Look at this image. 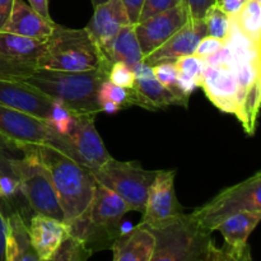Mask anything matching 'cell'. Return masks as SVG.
Masks as SVG:
<instances>
[{
  "instance_id": "obj_1",
  "label": "cell",
  "mask_w": 261,
  "mask_h": 261,
  "mask_svg": "<svg viewBox=\"0 0 261 261\" xmlns=\"http://www.w3.org/2000/svg\"><path fill=\"white\" fill-rule=\"evenodd\" d=\"M47 168L66 224L78 218L93 198L97 182L91 171L51 145H32Z\"/></svg>"
},
{
  "instance_id": "obj_2",
  "label": "cell",
  "mask_w": 261,
  "mask_h": 261,
  "mask_svg": "<svg viewBox=\"0 0 261 261\" xmlns=\"http://www.w3.org/2000/svg\"><path fill=\"white\" fill-rule=\"evenodd\" d=\"M109 71H60L37 69L24 81L30 86L65 107L71 114L97 115L101 112L97 91L102 82L107 81Z\"/></svg>"
},
{
  "instance_id": "obj_3",
  "label": "cell",
  "mask_w": 261,
  "mask_h": 261,
  "mask_svg": "<svg viewBox=\"0 0 261 261\" xmlns=\"http://www.w3.org/2000/svg\"><path fill=\"white\" fill-rule=\"evenodd\" d=\"M130 208L117 194L97 184L93 198L83 213L68 223L70 236L75 237L94 254L111 250L121 232V221Z\"/></svg>"
},
{
  "instance_id": "obj_4",
  "label": "cell",
  "mask_w": 261,
  "mask_h": 261,
  "mask_svg": "<svg viewBox=\"0 0 261 261\" xmlns=\"http://www.w3.org/2000/svg\"><path fill=\"white\" fill-rule=\"evenodd\" d=\"M111 65L84 28L75 30L54 25L45 41V51L38 69L60 71L110 70Z\"/></svg>"
},
{
  "instance_id": "obj_5",
  "label": "cell",
  "mask_w": 261,
  "mask_h": 261,
  "mask_svg": "<svg viewBox=\"0 0 261 261\" xmlns=\"http://www.w3.org/2000/svg\"><path fill=\"white\" fill-rule=\"evenodd\" d=\"M148 228L155 239L150 261H206L214 244L212 232L201 228L190 214Z\"/></svg>"
},
{
  "instance_id": "obj_6",
  "label": "cell",
  "mask_w": 261,
  "mask_h": 261,
  "mask_svg": "<svg viewBox=\"0 0 261 261\" xmlns=\"http://www.w3.org/2000/svg\"><path fill=\"white\" fill-rule=\"evenodd\" d=\"M0 143L8 148L51 145L79 162L66 135L60 134L47 121L0 105Z\"/></svg>"
},
{
  "instance_id": "obj_7",
  "label": "cell",
  "mask_w": 261,
  "mask_h": 261,
  "mask_svg": "<svg viewBox=\"0 0 261 261\" xmlns=\"http://www.w3.org/2000/svg\"><path fill=\"white\" fill-rule=\"evenodd\" d=\"M242 211H261V172L219 191L190 214L194 221L213 233L226 218Z\"/></svg>"
},
{
  "instance_id": "obj_8",
  "label": "cell",
  "mask_w": 261,
  "mask_h": 261,
  "mask_svg": "<svg viewBox=\"0 0 261 261\" xmlns=\"http://www.w3.org/2000/svg\"><path fill=\"white\" fill-rule=\"evenodd\" d=\"M23 157L18 160L20 194L35 214L64 222V212L47 168L43 166L32 145L20 148Z\"/></svg>"
},
{
  "instance_id": "obj_9",
  "label": "cell",
  "mask_w": 261,
  "mask_h": 261,
  "mask_svg": "<svg viewBox=\"0 0 261 261\" xmlns=\"http://www.w3.org/2000/svg\"><path fill=\"white\" fill-rule=\"evenodd\" d=\"M93 173L97 184L114 191L126 203L130 211L143 213L148 193L157 171L145 170L135 161H117L110 158Z\"/></svg>"
},
{
  "instance_id": "obj_10",
  "label": "cell",
  "mask_w": 261,
  "mask_h": 261,
  "mask_svg": "<svg viewBox=\"0 0 261 261\" xmlns=\"http://www.w3.org/2000/svg\"><path fill=\"white\" fill-rule=\"evenodd\" d=\"M45 42L0 32V81H24L38 69Z\"/></svg>"
},
{
  "instance_id": "obj_11",
  "label": "cell",
  "mask_w": 261,
  "mask_h": 261,
  "mask_svg": "<svg viewBox=\"0 0 261 261\" xmlns=\"http://www.w3.org/2000/svg\"><path fill=\"white\" fill-rule=\"evenodd\" d=\"M175 177V170L157 171L149 188L140 223L147 227L158 226L184 213V208L176 198Z\"/></svg>"
},
{
  "instance_id": "obj_12",
  "label": "cell",
  "mask_w": 261,
  "mask_h": 261,
  "mask_svg": "<svg viewBox=\"0 0 261 261\" xmlns=\"http://www.w3.org/2000/svg\"><path fill=\"white\" fill-rule=\"evenodd\" d=\"M73 126L66 137L75 150L79 163L94 172L112 158L96 129V115L73 114Z\"/></svg>"
},
{
  "instance_id": "obj_13",
  "label": "cell",
  "mask_w": 261,
  "mask_h": 261,
  "mask_svg": "<svg viewBox=\"0 0 261 261\" xmlns=\"http://www.w3.org/2000/svg\"><path fill=\"white\" fill-rule=\"evenodd\" d=\"M190 20L185 5L180 4L170 10L155 14L143 22L135 23L134 30L143 58L165 43L180 28Z\"/></svg>"
},
{
  "instance_id": "obj_14",
  "label": "cell",
  "mask_w": 261,
  "mask_h": 261,
  "mask_svg": "<svg viewBox=\"0 0 261 261\" xmlns=\"http://www.w3.org/2000/svg\"><path fill=\"white\" fill-rule=\"evenodd\" d=\"M0 105L48 122L55 101L20 81H0Z\"/></svg>"
},
{
  "instance_id": "obj_15",
  "label": "cell",
  "mask_w": 261,
  "mask_h": 261,
  "mask_svg": "<svg viewBox=\"0 0 261 261\" xmlns=\"http://www.w3.org/2000/svg\"><path fill=\"white\" fill-rule=\"evenodd\" d=\"M127 24H132V20L122 0H107L94 7L93 15L84 30L106 58L109 46L111 45L115 36Z\"/></svg>"
},
{
  "instance_id": "obj_16",
  "label": "cell",
  "mask_w": 261,
  "mask_h": 261,
  "mask_svg": "<svg viewBox=\"0 0 261 261\" xmlns=\"http://www.w3.org/2000/svg\"><path fill=\"white\" fill-rule=\"evenodd\" d=\"M209 101L226 114L236 116L239 112V84L234 69L227 65L206 66L199 81Z\"/></svg>"
},
{
  "instance_id": "obj_17",
  "label": "cell",
  "mask_w": 261,
  "mask_h": 261,
  "mask_svg": "<svg viewBox=\"0 0 261 261\" xmlns=\"http://www.w3.org/2000/svg\"><path fill=\"white\" fill-rule=\"evenodd\" d=\"M204 36H206L204 19H190L165 43H162L149 55L144 56L143 61L149 66H154L160 63H167V61L175 63L182 56L194 54L196 45Z\"/></svg>"
},
{
  "instance_id": "obj_18",
  "label": "cell",
  "mask_w": 261,
  "mask_h": 261,
  "mask_svg": "<svg viewBox=\"0 0 261 261\" xmlns=\"http://www.w3.org/2000/svg\"><path fill=\"white\" fill-rule=\"evenodd\" d=\"M28 234L40 260L46 261L58 252L70 236V229L65 222L42 214H33L28 223Z\"/></svg>"
},
{
  "instance_id": "obj_19",
  "label": "cell",
  "mask_w": 261,
  "mask_h": 261,
  "mask_svg": "<svg viewBox=\"0 0 261 261\" xmlns=\"http://www.w3.org/2000/svg\"><path fill=\"white\" fill-rule=\"evenodd\" d=\"M130 103L148 111L167 109L170 106L188 107V97L166 88L154 76L135 79V84L130 89Z\"/></svg>"
},
{
  "instance_id": "obj_20",
  "label": "cell",
  "mask_w": 261,
  "mask_h": 261,
  "mask_svg": "<svg viewBox=\"0 0 261 261\" xmlns=\"http://www.w3.org/2000/svg\"><path fill=\"white\" fill-rule=\"evenodd\" d=\"M54 25L55 22L53 19L43 18L24 0H14L10 17L3 31L38 42H45L53 32Z\"/></svg>"
},
{
  "instance_id": "obj_21",
  "label": "cell",
  "mask_w": 261,
  "mask_h": 261,
  "mask_svg": "<svg viewBox=\"0 0 261 261\" xmlns=\"http://www.w3.org/2000/svg\"><path fill=\"white\" fill-rule=\"evenodd\" d=\"M155 239L153 232L139 223L126 233H121L112 245V261H150Z\"/></svg>"
},
{
  "instance_id": "obj_22",
  "label": "cell",
  "mask_w": 261,
  "mask_h": 261,
  "mask_svg": "<svg viewBox=\"0 0 261 261\" xmlns=\"http://www.w3.org/2000/svg\"><path fill=\"white\" fill-rule=\"evenodd\" d=\"M4 261H41L31 244L24 216L19 211L8 214Z\"/></svg>"
},
{
  "instance_id": "obj_23",
  "label": "cell",
  "mask_w": 261,
  "mask_h": 261,
  "mask_svg": "<svg viewBox=\"0 0 261 261\" xmlns=\"http://www.w3.org/2000/svg\"><path fill=\"white\" fill-rule=\"evenodd\" d=\"M261 219V211H242L224 219L216 231L221 232L224 245L229 247H244L247 245L252 233Z\"/></svg>"
},
{
  "instance_id": "obj_24",
  "label": "cell",
  "mask_w": 261,
  "mask_h": 261,
  "mask_svg": "<svg viewBox=\"0 0 261 261\" xmlns=\"http://www.w3.org/2000/svg\"><path fill=\"white\" fill-rule=\"evenodd\" d=\"M106 58L111 65L114 63H124L132 70L137 64L143 61V54L133 23L122 27L115 36L111 45L109 46Z\"/></svg>"
},
{
  "instance_id": "obj_25",
  "label": "cell",
  "mask_w": 261,
  "mask_h": 261,
  "mask_svg": "<svg viewBox=\"0 0 261 261\" xmlns=\"http://www.w3.org/2000/svg\"><path fill=\"white\" fill-rule=\"evenodd\" d=\"M232 19L250 41L261 46V0H245L241 10Z\"/></svg>"
},
{
  "instance_id": "obj_26",
  "label": "cell",
  "mask_w": 261,
  "mask_h": 261,
  "mask_svg": "<svg viewBox=\"0 0 261 261\" xmlns=\"http://www.w3.org/2000/svg\"><path fill=\"white\" fill-rule=\"evenodd\" d=\"M261 102V78L255 81L245 93L241 103H240L239 112L236 117L241 122L245 132L252 137L256 129L257 115H259Z\"/></svg>"
},
{
  "instance_id": "obj_27",
  "label": "cell",
  "mask_w": 261,
  "mask_h": 261,
  "mask_svg": "<svg viewBox=\"0 0 261 261\" xmlns=\"http://www.w3.org/2000/svg\"><path fill=\"white\" fill-rule=\"evenodd\" d=\"M206 35L214 38H218L222 42H226L231 28V18L219 8L218 4H214L206 10L204 15Z\"/></svg>"
},
{
  "instance_id": "obj_28",
  "label": "cell",
  "mask_w": 261,
  "mask_h": 261,
  "mask_svg": "<svg viewBox=\"0 0 261 261\" xmlns=\"http://www.w3.org/2000/svg\"><path fill=\"white\" fill-rule=\"evenodd\" d=\"M92 252L84 246L82 241L73 236H69L64 241L60 249L50 260L46 261H88Z\"/></svg>"
},
{
  "instance_id": "obj_29",
  "label": "cell",
  "mask_w": 261,
  "mask_h": 261,
  "mask_svg": "<svg viewBox=\"0 0 261 261\" xmlns=\"http://www.w3.org/2000/svg\"><path fill=\"white\" fill-rule=\"evenodd\" d=\"M130 98H132V97H130V89L115 86V84H112L111 82L109 81L102 82L98 91H97V101H98L99 106H101L103 102L112 101L116 105H119L121 109H125V107L132 106Z\"/></svg>"
},
{
  "instance_id": "obj_30",
  "label": "cell",
  "mask_w": 261,
  "mask_h": 261,
  "mask_svg": "<svg viewBox=\"0 0 261 261\" xmlns=\"http://www.w3.org/2000/svg\"><path fill=\"white\" fill-rule=\"evenodd\" d=\"M206 261H252L251 250L249 244L237 249L227 245H224L223 247H217L216 244H213L209 250Z\"/></svg>"
},
{
  "instance_id": "obj_31",
  "label": "cell",
  "mask_w": 261,
  "mask_h": 261,
  "mask_svg": "<svg viewBox=\"0 0 261 261\" xmlns=\"http://www.w3.org/2000/svg\"><path fill=\"white\" fill-rule=\"evenodd\" d=\"M175 65L178 74L189 76V78L196 79L198 82L200 81L201 75H203V73L206 69L205 60L199 58V56L194 55V54L177 59L175 61Z\"/></svg>"
},
{
  "instance_id": "obj_32",
  "label": "cell",
  "mask_w": 261,
  "mask_h": 261,
  "mask_svg": "<svg viewBox=\"0 0 261 261\" xmlns=\"http://www.w3.org/2000/svg\"><path fill=\"white\" fill-rule=\"evenodd\" d=\"M107 81L115 86L132 89L135 84V76L132 69L124 63H114L109 70Z\"/></svg>"
},
{
  "instance_id": "obj_33",
  "label": "cell",
  "mask_w": 261,
  "mask_h": 261,
  "mask_svg": "<svg viewBox=\"0 0 261 261\" xmlns=\"http://www.w3.org/2000/svg\"><path fill=\"white\" fill-rule=\"evenodd\" d=\"M152 69L153 74H154V78L157 79L162 86L171 89V91L176 92V93L181 94L180 92L177 91V88H176V81H177L178 73L177 69H176L175 63H168V61L167 63H160L157 64V65L152 66Z\"/></svg>"
},
{
  "instance_id": "obj_34",
  "label": "cell",
  "mask_w": 261,
  "mask_h": 261,
  "mask_svg": "<svg viewBox=\"0 0 261 261\" xmlns=\"http://www.w3.org/2000/svg\"><path fill=\"white\" fill-rule=\"evenodd\" d=\"M180 4H182V0H143L142 9H140L137 23L143 22V20L166 12V10L172 9Z\"/></svg>"
},
{
  "instance_id": "obj_35",
  "label": "cell",
  "mask_w": 261,
  "mask_h": 261,
  "mask_svg": "<svg viewBox=\"0 0 261 261\" xmlns=\"http://www.w3.org/2000/svg\"><path fill=\"white\" fill-rule=\"evenodd\" d=\"M73 114H71L70 111H68L65 107H63L61 105L55 102V106H54L53 114H51L50 120H48V124H50L54 129L58 130L60 134L68 135L71 126H73Z\"/></svg>"
},
{
  "instance_id": "obj_36",
  "label": "cell",
  "mask_w": 261,
  "mask_h": 261,
  "mask_svg": "<svg viewBox=\"0 0 261 261\" xmlns=\"http://www.w3.org/2000/svg\"><path fill=\"white\" fill-rule=\"evenodd\" d=\"M223 45L224 42H222L221 40L206 35L198 42L195 51H194V55L199 56L201 59H206L209 56L214 55L216 53H218L223 47Z\"/></svg>"
},
{
  "instance_id": "obj_37",
  "label": "cell",
  "mask_w": 261,
  "mask_h": 261,
  "mask_svg": "<svg viewBox=\"0 0 261 261\" xmlns=\"http://www.w3.org/2000/svg\"><path fill=\"white\" fill-rule=\"evenodd\" d=\"M20 193L19 178L18 176L13 175H2L0 176V199L8 200L14 198L17 194Z\"/></svg>"
},
{
  "instance_id": "obj_38",
  "label": "cell",
  "mask_w": 261,
  "mask_h": 261,
  "mask_svg": "<svg viewBox=\"0 0 261 261\" xmlns=\"http://www.w3.org/2000/svg\"><path fill=\"white\" fill-rule=\"evenodd\" d=\"M182 4L188 9L190 19H203L206 10L217 4V0H182Z\"/></svg>"
},
{
  "instance_id": "obj_39",
  "label": "cell",
  "mask_w": 261,
  "mask_h": 261,
  "mask_svg": "<svg viewBox=\"0 0 261 261\" xmlns=\"http://www.w3.org/2000/svg\"><path fill=\"white\" fill-rule=\"evenodd\" d=\"M8 147L0 143V176L13 175L18 176V160L8 152Z\"/></svg>"
},
{
  "instance_id": "obj_40",
  "label": "cell",
  "mask_w": 261,
  "mask_h": 261,
  "mask_svg": "<svg viewBox=\"0 0 261 261\" xmlns=\"http://www.w3.org/2000/svg\"><path fill=\"white\" fill-rule=\"evenodd\" d=\"M199 87V82L196 79L189 78V76L181 75L178 74L177 81H176V88L180 92L181 94H184L185 97H189L190 98V94L195 91Z\"/></svg>"
},
{
  "instance_id": "obj_41",
  "label": "cell",
  "mask_w": 261,
  "mask_h": 261,
  "mask_svg": "<svg viewBox=\"0 0 261 261\" xmlns=\"http://www.w3.org/2000/svg\"><path fill=\"white\" fill-rule=\"evenodd\" d=\"M217 4L229 18H232L241 10L242 5L245 4V0H219Z\"/></svg>"
},
{
  "instance_id": "obj_42",
  "label": "cell",
  "mask_w": 261,
  "mask_h": 261,
  "mask_svg": "<svg viewBox=\"0 0 261 261\" xmlns=\"http://www.w3.org/2000/svg\"><path fill=\"white\" fill-rule=\"evenodd\" d=\"M8 233V216L0 206V261H4L5 244H7Z\"/></svg>"
},
{
  "instance_id": "obj_43",
  "label": "cell",
  "mask_w": 261,
  "mask_h": 261,
  "mask_svg": "<svg viewBox=\"0 0 261 261\" xmlns=\"http://www.w3.org/2000/svg\"><path fill=\"white\" fill-rule=\"evenodd\" d=\"M122 3H124L125 8H126L130 20H132L133 24H135L138 22L140 9H142L143 0H122Z\"/></svg>"
},
{
  "instance_id": "obj_44",
  "label": "cell",
  "mask_w": 261,
  "mask_h": 261,
  "mask_svg": "<svg viewBox=\"0 0 261 261\" xmlns=\"http://www.w3.org/2000/svg\"><path fill=\"white\" fill-rule=\"evenodd\" d=\"M14 0H0V32L4 30L12 13Z\"/></svg>"
},
{
  "instance_id": "obj_45",
  "label": "cell",
  "mask_w": 261,
  "mask_h": 261,
  "mask_svg": "<svg viewBox=\"0 0 261 261\" xmlns=\"http://www.w3.org/2000/svg\"><path fill=\"white\" fill-rule=\"evenodd\" d=\"M28 5L32 8L33 10L42 15L46 19H51L50 15V8H48V0H27Z\"/></svg>"
},
{
  "instance_id": "obj_46",
  "label": "cell",
  "mask_w": 261,
  "mask_h": 261,
  "mask_svg": "<svg viewBox=\"0 0 261 261\" xmlns=\"http://www.w3.org/2000/svg\"><path fill=\"white\" fill-rule=\"evenodd\" d=\"M99 109H101V112H106V114H116V112H119L120 110H122L119 105H116L112 101L103 102V103L99 106Z\"/></svg>"
},
{
  "instance_id": "obj_47",
  "label": "cell",
  "mask_w": 261,
  "mask_h": 261,
  "mask_svg": "<svg viewBox=\"0 0 261 261\" xmlns=\"http://www.w3.org/2000/svg\"><path fill=\"white\" fill-rule=\"evenodd\" d=\"M91 2H92V5H93V8H94V7H97V5L102 4V3L107 2V0H91Z\"/></svg>"
},
{
  "instance_id": "obj_48",
  "label": "cell",
  "mask_w": 261,
  "mask_h": 261,
  "mask_svg": "<svg viewBox=\"0 0 261 261\" xmlns=\"http://www.w3.org/2000/svg\"><path fill=\"white\" fill-rule=\"evenodd\" d=\"M219 2V0H217V3H218Z\"/></svg>"
}]
</instances>
